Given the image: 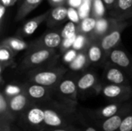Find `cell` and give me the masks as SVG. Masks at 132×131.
Wrapping results in <instances>:
<instances>
[{
  "label": "cell",
  "instance_id": "6da1fadb",
  "mask_svg": "<svg viewBox=\"0 0 132 131\" xmlns=\"http://www.w3.org/2000/svg\"><path fill=\"white\" fill-rule=\"evenodd\" d=\"M56 98L41 102L45 112L46 130L73 125L77 117L76 104Z\"/></svg>",
  "mask_w": 132,
  "mask_h": 131
},
{
  "label": "cell",
  "instance_id": "7a4b0ae2",
  "mask_svg": "<svg viewBox=\"0 0 132 131\" xmlns=\"http://www.w3.org/2000/svg\"><path fill=\"white\" fill-rule=\"evenodd\" d=\"M67 72L68 69L63 66L48 64L28 70L27 80L28 82L54 89Z\"/></svg>",
  "mask_w": 132,
  "mask_h": 131
},
{
  "label": "cell",
  "instance_id": "3957f363",
  "mask_svg": "<svg viewBox=\"0 0 132 131\" xmlns=\"http://www.w3.org/2000/svg\"><path fill=\"white\" fill-rule=\"evenodd\" d=\"M18 125L24 131H45V112L41 102L32 104L17 119Z\"/></svg>",
  "mask_w": 132,
  "mask_h": 131
},
{
  "label": "cell",
  "instance_id": "277c9868",
  "mask_svg": "<svg viewBox=\"0 0 132 131\" xmlns=\"http://www.w3.org/2000/svg\"><path fill=\"white\" fill-rule=\"evenodd\" d=\"M27 50L20 65V68L22 70H29L48 65L56 57L55 49L28 48Z\"/></svg>",
  "mask_w": 132,
  "mask_h": 131
},
{
  "label": "cell",
  "instance_id": "5b68a950",
  "mask_svg": "<svg viewBox=\"0 0 132 131\" xmlns=\"http://www.w3.org/2000/svg\"><path fill=\"white\" fill-rule=\"evenodd\" d=\"M74 75L73 73H67L54 87V94L60 100L77 104L78 97L77 79L79 76Z\"/></svg>",
  "mask_w": 132,
  "mask_h": 131
},
{
  "label": "cell",
  "instance_id": "8992f818",
  "mask_svg": "<svg viewBox=\"0 0 132 131\" xmlns=\"http://www.w3.org/2000/svg\"><path fill=\"white\" fill-rule=\"evenodd\" d=\"M128 23L126 21H118L99 40V42L107 56L121 43V34Z\"/></svg>",
  "mask_w": 132,
  "mask_h": 131
},
{
  "label": "cell",
  "instance_id": "52a82bcc",
  "mask_svg": "<svg viewBox=\"0 0 132 131\" xmlns=\"http://www.w3.org/2000/svg\"><path fill=\"white\" fill-rule=\"evenodd\" d=\"M101 94L111 102H126L132 96V88L130 85H119L107 83L103 85Z\"/></svg>",
  "mask_w": 132,
  "mask_h": 131
},
{
  "label": "cell",
  "instance_id": "ba28073f",
  "mask_svg": "<svg viewBox=\"0 0 132 131\" xmlns=\"http://www.w3.org/2000/svg\"><path fill=\"white\" fill-rule=\"evenodd\" d=\"M103 85L98 81L96 73L93 71H86L80 75L77 79V90L79 95H86L90 92L95 93H101Z\"/></svg>",
  "mask_w": 132,
  "mask_h": 131
},
{
  "label": "cell",
  "instance_id": "9c48e42d",
  "mask_svg": "<svg viewBox=\"0 0 132 131\" xmlns=\"http://www.w3.org/2000/svg\"><path fill=\"white\" fill-rule=\"evenodd\" d=\"M24 84V92L32 102H43L55 97L54 89L43 85L26 82Z\"/></svg>",
  "mask_w": 132,
  "mask_h": 131
},
{
  "label": "cell",
  "instance_id": "30bf717a",
  "mask_svg": "<svg viewBox=\"0 0 132 131\" xmlns=\"http://www.w3.org/2000/svg\"><path fill=\"white\" fill-rule=\"evenodd\" d=\"M132 111V103L128 102L124 108L115 115L108 119L96 121L98 128L101 131H117L120 127L125 118Z\"/></svg>",
  "mask_w": 132,
  "mask_h": 131
},
{
  "label": "cell",
  "instance_id": "8fae6325",
  "mask_svg": "<svg viewBox=\"0 0 132 131\" xmlns=\"http://www.w3.org/2000/svg\"><path fill=\"white\" fill-rule=\"evenodd\" d=\"M108 60L119 67L132 79V56L125 50L118 47L115 48L108 55Z\"/></svg>",
  "mask_w": 132,
  "mask_h": 131
},
{
  "label": "cell",
  "instance_id": "7c38bea8",
  "mask_svg": "<svg viewBox=\"0 0 132 131\" xmlns=\"http://www.w3.org/2000/svg\"><path fill=\"white\" fill-rule=\"evenodd\" d=\"M103 78L108 83L130 85L129 80L125 73L108 60L104 65Z\"/></svg>",
  "mask_w": 132,
  "mask_h": 131
},
{
  "label": "cell",
  "instance_id": "4fadbf2b",
  "mask_svg": "<svg viewBox=\"0 0 132 131\" xmlns=\"http://www.w3.org/2000/svg\"><path fill=\"white\" fill-rule=\"evenodd\" d=\"M63 41L60 32L51 31L44 33L39 39L34 40L29 44V48H47L56 49L60 47Z\"/></svg>",
  "mask_w": 132,
  "mask_h": 131
},
{
  "label": "cell",
  "instance_id": "5bb4252c",
  "mask_svg": "<svg viewBox=\"0 0 132 131\" xmlns=\"http://www.w3.org/2000/svg\"><path fill=\"white\" fill-rule=\"evenodd\" d=\"M9 105L12 112L17 118L32 104V101L29 98L27 94L23 91L15 96L8 98Z\"/></svg>",
  "mask_w": 132,
  "mask_h": 131
},
{
  "label": "cell",
  "instance_id": "9a60e30c",
  "mask_svg": "<svg viewBox=\"0 0 132 131\" xmlns=\"http://www.w3.org/2000/svg\"><path fill=\"white\" fill-rule=\"evenodd\" d=\"M128 101L122 102V103L121 102H111V103L93 111L91 116L93 117V118H94L95 121H100V120L108 119L115 115L119 111H121L124 108V107L126 105Z\"/></svg>",
  "mask_w": 132,
  "mask_h": 131
},
{
  "label": "cell",
  "instance_id": "2e32d148",
  "mask_svg": "<svg viewBox=\"0 0 132 131\" xmlns=\"http://www.w3.org/2000/svg\"><path fill=\"white\" fill-rule=\"evenodd\" d=\"M110 15L118 21H126L132 18V0H118L110 11Z\"/></svg>",
  "mask_w": 132,
  "mask_h": 131
},
{
  "label": "cell",
  "instance_id": "e0dca14e",
  "mask_svg": "<svg viewBox=\"0 0 132 131\" xmlns=\"http://www.w3.org/2000/svg\"><path fill=\"white\" fill-rule=\"evenodd\" d=\"M87 53L90 64L98 66L101 63H105L108 61L107 56L97 40L91 41L87 48Z\"/></svg>",
  "mask_w": 132,
  "mask_h": 131
},
{
  "label": "cell",
  "instance_id": "ac0fdd59",
  "mask_svg": "<svg viewBox=\"0 0 132 131\" xmlns=\"http://www.w3.org/2000/svg\"><path fill=\"white\" fill-rule=\"evenodd\" d=\"M49 13H50V10L46 11V12L32 18L31 19L26 22L22 25V28L18 31L17 36H20L23 37V36H28L32 35L43 22L46 21Z\"/></svg>",
  "mask_w": 132,
  "mask_h": 131
},
{
  "label": "cell",
  "instance_id": "d6986e66",
  "mask_svg": "<svg viewBox=\"0 0 132 131\" xmlns=\"http://www.w3.org/2000/svg\"><path fill=\"white\" fill-rule=\"evenodd\" d=\"M118 22L114 18L110 19H104V18H100L97 20L96 26L94 29V31L89 34L92 40H97L99 41Z\"/></svg>",
  "mask_w": 132,
  "mask_h": 131
},
{
  "label": "cell",
  "instance_id": "ffe728a7",
  "mask_svg": "<svg viewBox=\"0 0 132 131\" xmlns=\"http://www.w3.org/2000/svg\"><path fill=\"white\" fill-rule=\"evenodd\" d=\"M68 17V8L64 5L53 6L50 9L48 18L46 21L48 27H54L63 22Z\"/></svg>",
  "mask_w": 132,
  "mask_h": 131
},
{
  "label": "cell",
  "instance_id": "44dd1931",
  "mask_svg": "<svg viewBox=\"0 0 132 131\" xmlns=\"http://www.w3.org/2000/svg\"><path fill=\"white\" fill-rule=\"evenodd\" d=\"M15 53L11 49L9 46L1 44L0 45V74H1V83H3V70L8 66H12L15 64Z\"/></svg>",
  "mask_w": 132,
  "mask_h": 131
},
{
  "label": "cell",
  "instance_id": "7402d4cb",
  "mask_svg": "<svg viewBox=\"0 0 132 131\" xmlns=\"http://www.w3.org/2000/svg\"><path fill=\"white\" fill-rule=\"evenodd\" d=\"M17 117L12 112L8 98L2 91L0 93V121H7L11 124L17 121Z\"/></svg>",
  "mask_w": 132,
  "mask_h": 131
},
{
  "label": "cell",
  "instance_id": "603a6c76",
  "mask_svg": "<svg viewBox=\"0 0 132 131\" xmlns=\"http://www.w3.org/2000/svg\"><path fill=\"white\" fill-rule=\"evenodd\" d=\"M42 1L43 0H22L17 10L15 20L18 22L23 19L32 11L36 8Z\"/></svg>",
  "mask_w": 132,
  "mask_h": 131
},
{
  "label": "cell",
  "instance_id": "cb8c5ba5",
  "mask_svg": "<svg viewBox=\"0 0 132 131\" xmlns=\"http://www.w3.org/2000/svg\"><path fill=\"white\" fill-rule=\"evenodd\" d=\"M90 64V63L87 56V50H81L78 51L77 56H76L75 59L68 66L69 69L72 72H79L86 69Z\"/></svg>",
  "mask_w": 132,
  "mask_h": 131
},
{
  "label": "cell",
  "instance_id": "d4e9b609",
  "mask_svg": "<svg viewBox=\"0 0 132 131\" xmlns=\"http://www.w3.org/2000/svg\"><path fill=\"white\" fill-rule=\"evenodd\" d=\"M1 44L9 46L15 53L28 49L29 46V45L25 40H23L21 37H18V36L7 37L2 41Z\"/></svg>",
  "mask_w": 132,
  "mask_h": 131
},
{
  "label": "cell",
  "instance_id": "484cf974",
  "mask_svg": "<svg viewBox=\"0 0 132 131\" xmlns=\"http://www.w3.org/2000/svg\"><path fill=\"white\" fill-rule=\"evenodd\" d=\"M97 20V19L93 16H87L82 19L77 24V33L90 34L96 26Z\"/></svg>",
  "mask_w": 132,
  "mask_h": 131
},
{
  "label": "cell",
  "instance_id": "4316f807",
  "mask_svg": "<svg viewBox=\"0 0 132 131\" xmlns=\"http://www.w3.org/2000/svg\"><path fill=\"white\" fill-rule=\"evenodd\" d=\"M92 39L90 36V35L83 34V33H77V38L75 39V42L73 45V49H75L77 51L81 50H87V48L91 42Z\"/></svg>",
  "mask_w": 132,
  "mask_h": 131
},
{
  "label": "cell",
  "instance_id": "83f0119b",
  "mask_svg": "<svg viewBox=\"0 0 132 131\" xmlns=\"http://www.w3.org/2000/svg\"><path fill=\"white\" fill-rule=\"evenodd\" d=\"M24 91V84H15V83H9L7 84L4 90H2L3 93L5 95L7 98H10L13 96H15Z\"/></svg>",
  "mask_w": 132,
  "mask_h": 131
},
{
  "label": "cell",
  "instance_id": "f1b7e54d",
  "mask_svg": "<svg viewBox=\"0 0 132 131\" xmlns=\"http://www.w3.org/2000/svg\"><path fill=\"white\" fill-rule=\"evenodd\" d=\"M104 2L101 0H94L92 2V8H91V16L98 19L102 18L105 12V6L104 5Z\"/></svg>",
  "mask_w": 132,
  "mask_h": 131
},
{
  "label": "cell",
  "instance_id": "f546056e",
  "mask_svg": "<svg viewBox=\"0 0 132 131\" xmlns=\"http://www.w3.org/2000/svg\"><path fill=\"white\" fill-rule=\"evenodd\" d=\"M60 32L63 39L77 34V24L72 21H70L64 25V27L63 28Z\"/></svg>",
  "mask_w": 132,
  "mask_h": 131
},
{
  "label": "cell",
  "instance_id": "4dcf8cb0",
  "mask_svg": "<svg viewBox=\"0 0 132 131\" xmlns=\"http://www.w3.org/2000/svg\"><path fill=\"white\" fill-rule=\"evenodd\" d=\"M77 36V34H75V35H73L70 37L63 39V41H62V42L59 47L61 53H64L66 51H67L68 49H70L73 47V45L75 42Z\"/></svg>",
  "mask_w": 132,
  "mask_h": 131
},
{
  "label": "cell",
  "instance_id": "1f68e13d",
  "mask_svg": "<svg viewBox=\"0 0 132 131\" xmlns=\"http://www.w3.org/2000/svg\"><path fill=\"white\" fill-rule=\"evenodd\" d=\"M77 53H78V51L76 50L73 48H71V49H68L64 53H63V61L65 63L69 65L70 63H72L75 59L76 56H77Z\"/></svg>",
  "mask_w": 132,
  "mask_h": 131
},
{
  "label": "cell",
  "instance_id": "d6a6232c",
  "mask_svg": "<svg viewBox=\"0 0 132 131\" xmlns=\"http://www.w3.org/2000/svg\"><path fill=\"white\" fill-rule=\"evenodd\" d=\"M117 131H132V111L125 118Z\"/></svg>",
  "mask_w": 132,
  "mask_h": 131
},
{
  "label": "cell",
  "instance_id": "836d02e7",
  "mask_svg": "<svg viewBox=\"0 0 132 131\" xmlns=\"http://www.w3.org/2000/svg\"><path fill=\"white\" fill-rule=\"evenodd\" d=\"M68 18L70 19V21H72L77 24H78L81 20L79 12H77L76 8H73V7L68 8Z\"/></svg>",
  "mask_w": 132,
  "mask_h": 131
},
{
  "label": "cell",
  "instance_id": "e575fe53",
  "mask_svg": "<svg viewBox=\"0 0 132 131\" xmlns=\"http://www.w3.org/2000/svg\"><path fill=\"white\" fill-rule=\"evenodd\" d=\"M46 131H82L80 128H77L73 125L63 127H58V128H50L47 129Z\"/></svg>",
  "mask_w": 132,
  "mask_h": 131
},
{
  "label": "cell",
  "instance_id": "d590c367",
  "mask_svg": "<svg viewBox=\"0 0 132 131\" xmlns=\"http://www.w3.org/2000/svg\"><path fill=\"white\" fill-rule=\"evenodd\" d=\"M6 8L5 5L0 4V26H1V30L2 31V28L4 25V20L5 17L6 15Z\"/></svg>",
  "mask_w": 132,
  "mask_h": 131
},
{
  "label": "cell",
  "instance_id": "8d00e7d4",
  "mask_svg": "<svg viewBox=\"0 0 132 131\" xmlns=\"http://www.w3.org/2000/svg\"><path fill=\"white\" fill-rule=\"evenodd\" d=\"M0 131H13L12 124L7 121H0Z\"/></svg>",
  "mask_w": 132,
  "mask_h": 131
},
{
  "label": "cell",
  "instance_id": "74e56055",
  "mask_svg": "<svg viewBox=\"0 0 132 131\" xmlns=\"http://www.w3.org/2000/svg\"><path fill=\"white\" fill-rule=\"evenodd\" d=\"M84 0H67V3L69 4L70 7L77 8L81 5Z\"/></svg>",
  "mask_w": 132,
  "mask_h": 131
},
{
  "label": "cell",
  "instance_id": "f35d334b",
  "mask_svg": "<svg viewBox=\"0 0 132 131\" xmlns=\"http://www.w3.org/2000/svg\"><path fill=\"white\" fill-rule=\"evenodd\" d=\"M117 1H118V0H103V2H104V5H106L107 8H108V10H110V11H111V9H113V8L114 7V5H115Z\"/></svg>",
  "mask_w": 132,
  "mask_h": 131
},
{
  "label": "cell",
  "instance_id": "ab89813d",
  "mask_svg": "<svg viewBox=\"0 0 132 131\" xmlns=\"http://www.w3.org/2000/svg\"><path fill=\"white\" fill-rule=\"evenodd\" d=\"M17 2H18V0H0L1 4L5 5L7 8L14 5Z\"/></svg>",
  "mask_w": 132,
  "mask_h": 131
},
{
  "label": "cell",
  "instance_id": "60d3db41",
  "mask_svg": "<svg viewBox=\"0 0 132 131\" xmlns=\"http://www.w3.org/2000/svg\"><path fill=\"white\" fill-rule=\"evenodd\" d=\"M82 131H101L99 130V128H97L96 127H94V125H90V124H87L84 127L83 129H81Z\"/></svg>",
  "mask_w": 132,
  "mask_h": 131
},
{
  "label": "cell",
  "instance_id": "b9f144b4",
  "mask_svg": "<svg viewBox=\"0 0 132 131\" xmlns=\"http://www.w3.org/2000/svg\"><path fill=\"white\" fill-rule=\"evenodd\" d=\"M49 2L53 6H56L60 5H64L65 2H67V0H49Z\"/></svg>",
  "mask_w": 132,
  "mask_h": 131
},
{
  "label": "cell",
  "instance_id": "7bdbcfd3",
  "mask_svg": "<svg viewBox=\"0 0 132 131\" xmlns=\"http://www.w3.org/2000/svg\"><path fill=\"white\" fill-rule=\"evenodd\" d=\"M12 130L13 131H24L22 129H21V128H19V127H18L17 126H15L13 124H12Z\"/></svg>",
  "mask_w": 132,
  "mask_h": 131
}]
</instances>
